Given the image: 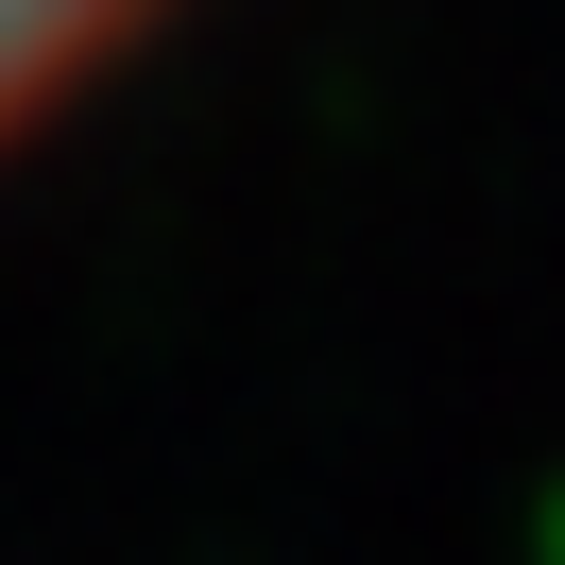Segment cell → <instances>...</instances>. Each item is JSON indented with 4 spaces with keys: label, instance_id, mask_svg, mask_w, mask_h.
<instances>
[{
    "label": "cell",
    "instance_id": "obj_1",
    "mask_svg": "<svg viewBox=\"0 0 565 565\" xmlns=\"http://www.w3.org/2000/svg\"><path fill=\"white\" fill-rule=\"evenodd\" d=\"M189 35V0H0V120L18 138H70L104 86H138Z\"/></svg>",
    "mask_w": 565,
    "mask_h": 565
}]
</instances>
